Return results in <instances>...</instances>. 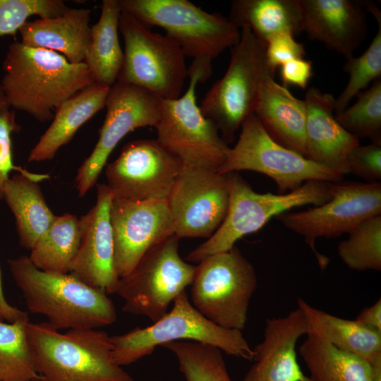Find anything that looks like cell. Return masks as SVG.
<instances>
[{"label": "cell", "mask_w": 381, "mask_h": 381, "mask_svg": "<svg viewBox=\"0 0 381 381\" xmlns=\"http://www.w3.org/2000/svg\"><path fill=\"white\" fill-rule=\"evenodd\" d=\"M1 88L11 107L40 122L52 121L68 98L95 83L84 62L72 64L52 50L11 43L2 63Z\"/></svg>", "instance_id": "6da1fadb"}, {"label": "cell", "mask_w": 381, "mask_h": 381, "mask_svg": "<svg viewBox=\"0 0 381 381\" xmlns=\"http://www.w3.org/2000/svg\"><path fill=\"white\" fill-rule=\"evenodd\" d=\"M8 264L28 310L47 317L55 329H95L116 320L107 294L73 274L40 270L26 255L9 259Z\"/></svg>", "instance_id": "7a4b0ae2"}, {"label": "cell", "mask_w": 381, "mask_h": 381, "mask_svg": "<svg viewBox=\"0 0 381 381\" xmlns=\"http://www.w3.org/2000/svg\"><path fill=\"white\" fill-rule=\"evenodd\" d=\"M41 381H133L113 357L111 337L95 329L61 333L48 322L26 327Z\"/></svg>", "instance_id": "3957f363"}, {"label": "cell", "mask_w": 381, "mask_h": 381, "mask_svg": "<svg viewBox=\"0 0 381 381\" xmlns=\"http://www.w3.org/2000/svg\"><path fill=\"white\" fill-rule=\"evenodd\" d=\"M229 206L217 230L206 241L190 251L186 259L200 262L205 258L232 248L243 236L263 227L272 217L303 205H322L332 198V183L308 181L298 188L284 193H259L238 174H226Z\"/></svg>", "instance_id": "277c9868"}, {"label": "cell", "mask_w": 381, "mask_h": 381, "mask_svg": "<svg viewBox=\"0 0 381 381\" xmlns=\"http://www.w3.org/2000/svg\"><path fill=\"white\" fill-rule=\"evenodd\" d=\"M181 340L210 344L249 361L253 355L241 331L222 327L208 320L193 306L186 290L175 298L171 310L152 325L111 337L114 359L121 367L150 355L157 346Z\"/></svg>", "instance_id": "5b68a950"}, {"label": "cell", "mask_w": 381, "mask_h": 381, "mask_svg": "<svg viewBox=\"0 0 381 381\" xmlns=\"http://www.w3.org/2000/svg\"><path fill=\"white\" fill-rule=\"evenodd\" d=\"M121 11L145 26L159 27L185 56L212 61L240 39V29L219 13H208L188 0H119Z\"/></svg>", "instance_id": "8992f818"}, {"label": "cell", "mask_w": 381, "mask_h": 381, "mask_svg": "<svg viewBox=\"0 0 381 381\" xmlns=\"http://www.w3.org/2000/svg\"><path fill=\"white\" fill-rule=\"evenodd\" d=\"M240 31L239 41L230 48L226 73L212 85L199 105L227 144L234 140L243 122L254 113L263 80L274 75L267 62L266 44L248 28Z\"/></svg>", "instance_id": "52a82bcc"}, {"label": "cell", "mask_w": 381, "mask_h": 381, "mask_svg": "<svg viewBox=\"0 0 381 381\" xmlns=\"http://www.w3.org/2000/svg\"><path fill=\"white\" fill-rule=\"evenodd\" d=\"M210 75L192 63L188 68V87L182 96L160 99V116L155 126L157 140L183 165L217 171L229 147L214 124L204 116L196 102V86Z\"/></svg>", "instance_id": "ba28073f"}, {"label": "cell", "mask_w": 381, "mask_h": 381, "mask_svg": "<svg viewBox=\"0 0 381 381\" xmlns=\"http://www.w3.org/2000/svg\"><path fill=\"white\" fill-rule=\"evenodd\" d=\"M198 263L191 284V303L214 324L242 331L258 286L253 265L236 246Z\"/></svg>", "instance_id": "9c48e42d"}, {"label": "cell", "mask_w": 381, "mask_h": 381, "mask_svg": "<svg viewBox=\"0 0 381 381\" xmlns=\"http://www.w3.org/2000/svg\"><path fill=\"white\" fill-rule=\"evenodd\" d=\"M119 28L124 41V59L117 81L141 87L162 99L179 97L188 68L179 44L123 11Z\"/></svg>", "instance_id": "30bf717a"}, {"label": "cell", "mask_w": 381, "mask_h": 381, "mask_svg": "<svg viewBox=\"0 0 381 381\" xmlns=\"http://www.w3.org/2000/svg\"><path fill=\"white\" fill-rule=\"evenodd\" d=\"M179 239L174 234L159 242L143 255L128 274L119 279L114 294L124 301V312L156 322L191 285L196 266L186 262L179 255Z\"/></svg>", "instance_id": "8fae6325"}, {"label": "cell", "mask_w": 381, "mask_h": 381, "mask_svg": "<svg viewBox=\"0 0 381 381\" xmlns=\"http://www.w3.org/2000/svg\"><path fill=\"white\" fill-rule=\"evenodd\" d=\"M253 171L272 179L279 194L294 190L308 181H341L344 174L313 162L274 141L254 113L241 126L236 145L230 147L217 172Z\"/></svg>", "instance_id": "7c38bea8"}, {"label": "cell", "mask_w": 381, "mask_h": 381, "mask_svg": "<svg viewBox=\"0 0 381 381\" xmlns=\"http://www.w3.org/2000/svg\"><path fill=\"white\" fill-rule=\"evenodd\" d=\"M332 198L326 202L275 217L304 238L322 270L327 266L329 259L318 252L315 246L318 238L348 234L363 221L381 214L380 182L339 181L332 183Z\"/></svg>", "instance_id": "4fadbf2b"}, {"label": "cell", "mask_w": 381, "mask_h": 381, "mask_svg": "<svg viewBox=\"0 0 381 381\" xmlns=\"http://www.w3.org/2000/svg\"><path fill=\"white\" fill-rule=\"evenodd\" d=\"M183 165L156 139L135 140L107 165L106 185L114 199L167 200Z\"/></svg>", "instance_id": "5bb4252c"}, {"label": "cell", "mask_w": 381, "mask_h": 381, "mask_svg": "<svg viewBox=\"0 0 381 381\" xmlns=\"http://www.w3.org/2000/svg\"><path fill=\"white\" fill-rule=\"evenodd\" d=\"M104 123L90 156L78 168L75 179L80 197L96 183L114 147L136 128L155 127L160 116V99L148 91L116 81L109 89L105 104Z\"/></svg>", "instance_id": "9a60e30c"}, {"label": "cell", "mask_w": 381, "mask_h": 381, "mask_svg": "<svg viewBox=\"0 0 381 381\" xmlns=\"http://www.w3.org/2000/svg\"><path fill=\"white\" fill-rule=\"evenodd\" d=\"M226 174L183 165L167 198L174 226L181 238H210L223 222L229 206Z\"/></svg>", "instance_id": "2e32d148"}, {"label": "cell", "mask_w": 381, "mask_h": 381, "mask_svg": "<svg viewBox=\"0 0 381 381\" xmlns=\"http://www.w3.org/2000/svg\"><path fill=\"white\" fill-rule=\"evenodd\" d=\"M109 215L114 267L119 278L128 274L150 248L174 234L167 200L113 198Z\"/></svg>", "instance_id": "e0dca14e"}, {"label": "cell", "mask_w": 381, "mask_h": 381, "mask_svg": "<svg viewBox=\"0 0 381 381\" xmlns=\"http://www.w3.org/2000/svg\"><path fill=\"white\" fill-rule=\"evenodd\" d=\"M112 199L107 186L97 184L96 204L80 218V244L70 272L107 294L115 293L119 279L109 215Z\"/></svg>", "instance_id": "ac0fdd59"}, {"label": "cell", "mask_w": 381, "mask_h": 381, "mask_svg": "<svg viewBox=\"0 0 381 381\" xmlns=\"http://www.w3.org/2000/svg\"><path fill=\"white\" fill-rule=\"evenodd\" d=\"M309 324L298 306L285 316L267 319L263 339L253 349L254 363L241 381H310L296 357V344Z\"/></svg>", "instance_id": "d6986e66"}, {"label": "cell", "mask_w": 381, "mask_h": 381, "mask_svg": "<svg viewBox=\"0 0 381 381\" xmlns=\"http://www.w3.org/2000/svg\"><path fill=\"white\" fill-rule=\"evenodd\" d=\"M302 32L349 59L368 32L365 1L300 0Z\"/></svg>", "instance_id": "ffe728a7"}, {"label": "cell", "mask_w": 381, "mask_h": 381, "mask_svg": "<svg viewBox=\"0 0 381 381\" xmlns=\"http://www.w3.org/2000/svg\"><path fill=\"white\" fill-rule=\"evenodd\" d=\"M306 104L305 155L308 159L347 174L346 160L359 140L336 121L333 114L335 99L332 94L309 87Z\"/></svg>", "instance_id": "44dd1931"}, {"label": "cell", "mask_w": 381, "mask_h": 381, "mask_svg": "<svg viewBox=\"0 0 381 381\" xmlns=\"http://www.w3.org/2000/svg\"><path fill=\"white\" fill-rule=\"evenodd\" d=\"M274 76L263 80L254 114L274 141L304 157L306 102L275 82Z\"/></svg>", "instance_id": "7402d4cb"}, {"label": "cell", "mask_w": 381, "mask_h": 381, "mask_svg": "<svg viewBox=\"0 0 381 381\" xmlns=\"http://www.w3.org/2000/svg\"><path fill=\"white\" fill-rule=\"evenodd\" d=\"M90 13L68 8L59 16L28 20L18 31L20 42L58 52L72 64L83 63L90 42Z\"/></svg>", "instance_id": "603a6c76"}, {"label": "cell", "mask_w": 381, "mask_h": 381, "mask_svg": "<svg viewBox=\"0 0 381 381\" xmlns=\"http://www.w3.org/2000/svg\"><path fill=\"white\" fill-rule=\"evenodd\" d=\"M109 89L94 83L64 102L56 110L48 128L31 150L28 162L53 159L85 123L105 107Z\"/></svg>", "instance_id": "cb8c5ba5"}, {"label": "cell", "mask_w": 381, "mask_h": 381, "mask_svg": "<svg viewBox=\"0 0 381 381\" xmlns=\"http://www.w3.org/2000/svg\"><path fill=\"white\" fill-rule=\"evenodd\" d=\"M298 306L305 313L309 329L339 350L367 363L381 375V332L355 320L344 319L317 309L301 298Z\"/></svg>", "instance_id": "d4e9b609"}, {"label": "cell", "mask_w": 381, "mask_h": 381, "mask_svg": "<svg viewBox=\"0 0 381 381\" xmlns=\"http://www.w3.org/2000/svg\"><path fill=\"white\" fill-rule=\"evenodd\" d=\"M228 19L239 29L248 28L265 44L280 34L302 32L300 0H234Z\"/></svg>", "instance_id": "484cf974"}, {"label": "cell", "mask_w": 381, "mask_h": 381, "mask_svg": "<svg viewBox=\"0 0 381 381\" xmlns=\"http://www.w3.org/2000/svg\"><path fill=\"white\" fill-rule=\"evenodd\" d=\"M121 10L119 0H104L98 21L91 25L90 42L84 63L95 83L111 87L121 70L124 54L119 34Z\"/></svg>", "instance_id": "4316f807"}, {"label": "cell", "mask_w": 381, "mask_h": 381, "mask_svg": "<svg viewBox=\"0 0 381 381\" xmlns=\"http://www.w3.org/2000/svg\"><path fill=\"white\" fill-rule=\"evenodd\" d=\"M299 353L310 373V381H381L365 361L337 349L309 329Z\"/></svg>", "instance_id": "83f0119b"}, {"label": "cell", "mask_w": 381, "mask_h": 381, "mask_svg": "<svg viewBox=\"0 0 381 381\" xmlns=\"http://www.w3.org/2000/svg\"><path fill=\"white\" fill-rule=\"evenodd\" d=\"M4 200L14 216L20 246L30 250L55 217L40 187L28 176L16 174L5 183Z\"/></svg>", "instance_id": "f1b7e54d"}, {"label": "cell", "mask_w": 381, "mask_h": 381, "mask_svg": "<svg viewBox=\"0 0 381 381\" xmlns=\"http://www.w3.org/2000/svg\"><path fill=\"white\" fill-rule=\"evenodd\" d=\"M81 239L80 219L71 214L54 217L28 256L39 270L52 273L71 272Z\"/></svg>", "instance_id": "f546056e"}, {"label": "cell", "mask_w": 381, "mask_h": 381, "mask_svg": "<svg viewBox=\"0 0 381 381\" xmlns=\"http://www.w3.org/2000/svg\"><path fill=\"white\" fill-rule=\"evenodd\" d=\"M28 318L0 322V381L39 379L27 336Z\"/></svg>", "instance_id": "4dcf8cb0"}, {"label": "cell", "mask_w": 381, "mask_h": 381, "mask_svg": "<svg viewBox=\"0 0 381 381\" xmlns=\"http://www.w3.org/2000/svg\"><path fill=\"white\" fill-rule=\"evenodd\" d=\"M161 346L175 355L179 370L186 381H232L222 351L214 346L179 341Z\"/></svg>", "instance_id": "1f68e13d"}, {"label": "cell", "mask_w": 381, "mask_h": 381, "mask_svg": "<svg viewBox=\"0 0 381 381\" xmlns=\"http://www.w3.org/2000/svg\"><path fill=\"white\" fill-rule=\"evenodd\" d=\"M348 235L337 246L342 262L355 271H380L381 214L363 221Z\"/></svg>", "instance_id": "d6a6232c"}, {"label": "cell", "mask_w": 381, "mask_h": 381, "mask_svg": "<svg viewBox=\"0 0 381 381\" xmlns=\"http://www.w3.org/2000/svg\"><path fill=\"white\" fill-rule=\"evenodd\" d=\"M356 102L334 116L348 133L381 143V78L368 90L360 92Z\"/></svg>", "instance_id": "836d02e7"}, {"label": "cell", "mask_w": 381, "mask_h": 381, "mask_svg": "<svg viewBox=\"0 0 381 381\" xmlns=\"http://www.w3.org/2000/svg\"><path fill=\"white\" fill-rule=\"evenodd\" d=\"M379 29L368 48L358 57L346 59L344 71L349 79L344 90L335 99L336 114L345 109L353 97L357 95L372 80L381 78V19L377 20Z\"/></svg>", "instance_id": "e575fe53"}, {"label": "cell", "mask_w": 381, "mask_h": 381, "mask_svg": "<svg viewBox=\"0 0 381 381\" xmlns=\"http://www.w3.org/2000/svg\"><path fill=\"white\" fill-rule=\"evenodd\" d=\"M68 8L62 0H0V37H15L32 16L53 18Z\"/></svg>", "instance_id": "d590c367"}, {"label": "cell", "mask_w": 381, "mask_h": 381, "mask_svg": "<svg viewBox=\"0 0 381 381\" xmlns=\"http://www.w3.org/2000/svg\"><path fill=\"white\" fill-rule=\"evenodd\" d=\"M20 130V126L16 122L15 110L8 102L0 86V200H4V187L10 178V172L13 171H16L37 183L49 179L48 174L32 173L14 164L12 135Z\"/></svg>", "instance_id": "8d00e7d4"}, {"label": "cell", "mask_w": 381, "mask_h": 381, "mask_svg": "<svg viewBox=\"0 0 381 381\" xmlns=\"http://www.w3.org/2000/svg\"><path fill=\"white\" fill-rule=\"evenodd\" d=\"M348 174H353L367 181L379 183L381 180V143H371L354 147L346 160Z\"/></svg>", "instance_id": "74e56055"}, {"label": "cell", "mask_w": 381, "mask_h": 381, "mask_svg": "<svg viewBox=\"0 0 381 381\" xmlns=\"http://www.w3.org/2000/svg\"><path fill=\"white\" fill-rule=\"evenodd\" d=\"M294 37L289 33H283L273 37L266 44L267 62L274 73L283 64L305 56L303 44L297 42Z\"/></svg>", "instance_id": "f35d334b"}, {"label": "cell", "mask_w": 381, "mask_h": 381, "mask_svg": "<svg viewBox=\"0 0 381 381\" xmlns=\"http://www.w3.org/2000/svg\"><path fill=\"white\" fill-rule=\"evenodd\" d=\"M313 74L312 61L303 58L290 60L280 66L281 78L285 87L295 85L306 89Z\"/></svg>", "instance_id": "ab89813d"}, {"label": "cell", "mask_w": 381, "mask_h": 381, "mask_svg": "<svg viewBox=\"0 0 381 381\" xmlns=\"http://www.w3.org/2000/svg\"><path fill=\"white\" fill-rule=\"evenodd\" d=\"M356 320L381 332V299L379 298L372 306L363 308Z\"/></svg>", "instance_id": "60d3db41"}, {"label": "cell", "mask_w": 381, "mask_h": 381, "mask_svg": "<svg viewBox=\"0 0 381 381\" xmlns=\"http://www.w3.org/2000/svg\"><path fill=\"white\" fill-rule=\"evenodd\" d=\"M24 318H28V312L12 306L4 296L0 270V322H13Z\"/></svg>", "instance_id": "b9f144b4"}, {"label": "cell", "mask_w": 381, "mask_h": 381, "mask_svg": "<svg viewBox=\"0 0 381 381\" xmlns=\"http://www.w3.org/2000/svg\"><path fill=\"white\" fill-rule=\"evenodd\" d=\"M35 381H41V380H40V379H37V380H35Z\"/></svg>", "instance_id": "7bdbcfd3"}]
</instances>
